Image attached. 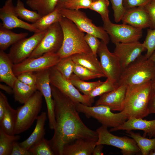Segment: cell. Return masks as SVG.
<instances>
[{
    "mask_svg": "<svg viewBox=\"0 0 155 155\" xmlns=\"http://www.w3.org/2000/svg\"><path fill=\"white\" fill-rule=\"evenodd\" d=\"M0 88L1 89L4 90L9 94H13V88L6 84L5 85L0 84Z\"/></svg>",
    "mask_w": 155,
    "mask_h": 155,
    "instance_id": "f907efd6",
    "label": "cell"
},
{
    "mask_svg": "<svg viewBox=\"0 0 155 155\" xmlns=\"http://www.w3.org/2000/svg\"><path fill=\"white\" fill-rule=\"evenodd\" d=\"M15 101L24 104L37 90L36 87H32L20 82L17 79L13 88Z\"/></svg>",
    "mask_w": 155,
    "mask_h": 155,
    "instance_id": "4316f807",
    "label": "cell"
},
{
    "mask_svg": "<svg viewBox=\"0 0 155 155\" xmlns=\"http://www.w3.org/2000/svg\"><path fill=\"white\" fill-rule=\"evenodd\" d=\"M59 8L63 17L71 21L82 31L92 34L100 39L107 44H108L110 39L103 27L96 26L84 12L79 10Z\"/></svg>",
    "mask_w": 155,
    "mask_h": 155,
    "instance_id": "52a82bcc",
    "label": "cell"
},
{
    "mask_svg": "<svg viewBox=\"0 0 155 155\" xmlns=\"http://www.w3.org/2000/svg\"><path fill=\"white\" fill-rule=\"evenodd\" d=\"M14 9L15 13L19 18L32 23L35 22L41 17L36 11L26 9L21 0H17Z\"/></svg>",
    "mask_w": 155,
    "mask_h": 155,
    "instance_id": "d6a6232c",
    "label": "cell"
},
{
    "mask_svg": "<svg viewBox=\"0 0 155 155\" xmlns=\"http://www.w3.org/2000/svg\"><path fill=\"white\" fill-rule=\"evenodd\" d=\"M123 24L141 29L150 27L151 21L145 7H138L125 9L122 18Z\"/></svg>",
    "mask_w": 155,
    "mask_h": 155,
    "instance_id": "ac0fdd59",
    "label": "cell"
},
{
    "mask_svg": "<svg viewBox=\"0 0 155 155\" xmlns=\"http://www.w3.org/2000/svg\"><path fill=\"white\" fill-rule=\"evenodd\" d=\"M92 2V0H67L56 7L76 10L89 9Z\"/></svg>",
    "mask_w": 155,
    "mask_h": 155,
    "instance_id": "74e56055",
    "label": "cell"
},
{
    "mask_svg": "<svg viewBox=\"0 0 155 155\" xmlns=\"http://www.w3.org/2000/svg\"><path fill=\"white\" fill-rule=\"evenodd\" d=\"M96 0H92V1H96Z\"/></svg>",
    "mask_w": 155,
    "mask_h": 155,
    "instance_id": "11a10c76",
    "label": "cell"
},
{
    "mask_svg": "<svg viewBox=\"0 0 155 155\" xmlns=\"http://www.w3.org/2000/svg\"><path fill=\"white\" fill-rule=\"evenodd\" d=\"M63 36L59 23H55L46 30L40 43L28 58H36L46 53H57L61 48Z\"/></svg>",
    "mask_w": 155,
    "mask_h": 155,
    "instance_id": "9c48e42d",
    "label": "cell"
},
{
    "mask_svg": "<svg viewBox=\"0 0 155 155\" xmlns=\"http://www.w3.org/2000/svg\"><path fill=\"white\" fill-rule=\"evenodd\" d=\"M76 108L79 113L84 114L88 118H93L102 125L107 127L115 128L122 124L128 119L127 116L122 111L114 113L109 106L104 105L88 106L80 103L76 104Z\"/></svg>",
    "mask_w": 155,
    "mask_h": 155,
    "instance_id": "8992f818",
    "label": "cell"
},
{
    "mask_svg": "<svg viewBox=\"0 0 155 155\" xmlns=\"http://www.w3.org/2000/svg\"><path fill=\"white\" fill-rule=\"evenodd\" d=\"M109 4L108 0H97L92 2L89 9L99 13L103 22H107L110 21L108 9Z\"/></svg>",
    "mask_w": 155,
    "mask_h": 155,
    "instance_id": "d590c367",
    "label": "cell"
},
{
    "mask_svg": "<svg viewBox=\"0 0 155 155\" xmlns=\"http://www.w3.org/2000/svg\"><path fill=\"white\" fill-rule=\"evenodd\" d=\"M46 30L35 32L31 36L23 38L11 46L8 54L14 64L30 57L45 35Z\"/></svg>",
    "mask_w": 155,
    "mask_h": 155,
    "instance_id": "8fae6325",
    "label": "cell"
},
{
    "mask_svg": "<svg viewBox=\"0 0 155 155\" xmlns=\"http://www.w3.org/2000/svg\"><path fill=\"white\" fill-rule=\"evenodd\" d=\"M36 87L44 98L47 108V115L50 129H54L55 124L54 102L53 98L50 79L49 69L35 72Z\"/></svg>",
    "mask_w": 155,
    "mask_h": 155,
    "instance_id": "9a60e30c",
    "label": "cell"
},
{
    "mask_svg": "<svg viewBox=\"0 0 155 155\" xmlns=\"http://www.w3.org/2000/svg\"><path fill=\"white\" fill-rule=\"evenodd\" d=\"M43 97L37 90L23 106L17 108L14 135L27 130L36 120L42 108Z\"/></svg>",
    "mask_w": 155,
    "mask_h": 155,
    "instance_id": "5b68a950",
    "label": "cell"
},
{
    "mask_svg": "<svg viewBox=\"0 0 155 155\" xmlns=\"http://www.w3.org/2000/svg\"><path fill=\"white\" fill-rule=\"evenodd\" d=\"M151 21V29L155 28V0H152L145 6Z\"/></svg>",
    "mask_w": 155,
    "mask_h": 155,
    "instance_id": "f6af8a7d",
    "label": "cell"
},
{
    "mask_svg": "<svg viewBox=\"0 0 155 155\" xmlns=\"http://www.w3.org/2000/svg\"><path fill=\"white\" fill-rule=\"evenodd\" d=\"M14 64L8 54L0 50V81L12 88L17 80L13 71Z\"/></svg>",
    "mask_w": 155,
    "mask_h": 155,
    "instance_id": "7402d4cb",
    "label": "cell"
},
{
    "mask_svg": "<svg viewBox=\"0 0 155 155\" xmlns=\"http://www.w3.org/2000/svg\"><path fill=\"white\" fill-rule=\"evenodd\" d=\"M20 138L18 135H8L0 128V155H11L14 142Z\"/></svg>",
    "mask_w": 155,
    "mask_h": 155,
    "instance_id": "4dcf8cb0",
    "label": "cell"
},
{
    "mask_svg": "<svg viewBox=\"0 0 155 155\" xmlns=\"http://www.w3.org/2000/svg\"><path fill=\"white\" fill-rule=\"evenodd\" d=\"M149 114L155 113V81L152 82L151 92L148 106Z\"/></svg>",
    "mask_w": 155,
    "mask_h": 155,
    "instance_id": "7dc6e473",
    "label": "cell"
},
{
    "mask_svg": "<svg viewBox=\"0 0 155 155\" xmlns=\"http://www.w3.org/2000/svg\"><path fill=\"white\" fill-rule=\"evenodd\" d=\"M103 27L114 44L138 41L143 35L142 29L127 24H115L111 20L103 22Z\"/></svg>",
    "mask_w": 155,
    "mask_h": 155,
    "instance_id": "4fadbf2b",
    "label": "cell"
},
{
    "mask_svg": "<svg viewBox=\"0 0 155 155\" xmlns=\"http://www.w3.org/2000/svg\"><path fill=\"white\" fill-rule=\"evenodd\" d=\"M113 11L114 20L118 23L121 20L125 9L123 3V0H110Z\"/></svg>",
    "mask_w": 155,
    "mask_h": 155,
    "instance_id": "60d3db41",
    "label": "cell"
},
{
    "mask_svg": "<svg viewBox=\"0 0 155 155\" xmlns=\"http://www.w3.org/2000/svg\"><path fill=\"white\" fill-rule=\"evenodd\" d=\"M59 22L63 36L62 45L57 53L61 59L77 53L92 52L85 40L84 32L73 22L62 16Z\"/></svg>",
    "mask_w": 155,
    "mask_h": 155,
    "instance_id": "3957f363",
    "label": "cell"
},
{
    "mask_svg": "<svg viewBox=\"0 0 155 155\" xmlns=\"http://www.w3.org/2000/svg\"><path fill=\"white\" fill-rule=\"evenodd\" d=\"M115 44L113 53L119 59L122 71L146 51L143 43L138 41Z\"/></svg>",
    "mask_w": 155,
    "mask_h": 155,
    "instance_id": "2e32d148",
    "label": "cell"
},
{
    "mask_svg": "<svg viewBox=\"0 0 155 155\" xmlns=\"http://www.w3.org/2000/svg\"><path fill=\"white\" fill-rule=\"evenodd\" d=\"M152 82L138 85L127 86L122 111L128 119H143L149 114L148 106Z\"/></svg>",
    "mask_w": 155,
    "mask_h": 155,
    "instance_id": "7a4b0ae2",
    "label": "cell"
},
{
    "mask_svg": "<svg viewBox=\"0 0 155 155\" xmlns=\"http://www.w3.org/2000/svg\"><path fill=\"white\" fill-rule=\"evenodd\" d=\"M47 113L45 112L41 113L38 117L35 128L30 135L24 141L20 142L21 146L29 150L44 137L45 134L44 125L47 119Z\"/></svg>",
    "mask_w": 155,
    "mask_h": 155,
    "instance_id": "603a6c76",
    "label": "cell"
},
{
    "mask_svg": "<svg viewBox=\"0 0 155 155\" xmlns=\"http://www.w3.org/2000/svg\"><path fill=\"white\" fill-rule=\"evenodd\" d=\"M69 80L79 90L87 96L94 88L103 82L100 80L94 82H86L80 79L73 73Z\"/></svg>",
    "mask_w": 155,
    "mask_h": 155,
    "instance_id": "1f68e13d",
    "label": "cell"
},
{
    "mask_svg": "<svg viewBox=\"0 0 155 155\" xmlns=\"http://www.w3.org/2000/svg\"><path fill=\"white\" fill-rule=\"evenodd\" d=\"M84 38L92 53L97 57V52L100 43V41L94 36L88 33H86L85 35Z\"/></svg>",
    "mask_w": 155,
    "mask_h": 155,
    "instance_id": "7bdbcfd3",
    "label": "cell"
},
{
    "mask_svg": "<svg viewBox=\"0 0 155 155\" xmlns=\"http://www.w3.org/2000/svg\"><path fill=\"white\" fill-rule=\"evenodd\" d=\"M17 77L18 80L24 83L31 87H36V77L35 72H24L18 75Z\"/></svg>",
    "mask_w": 155,
    "mask_h": 155,
    "instance_id": "b9f144b4",
    "label": "cell"
},
{
    "mask_svg": "<svg viewBox=\"0 0 155 155\" xmlns=\"http://www.w3.org/2000/svg\"><path fill=\"white\" fill-rule=\"evenodd\" d=\"M108 127L102 125L96 129L98 139L96 145L112 146L120 149L123 155H133L140 150L133 139L127 136L119 137L114 135L108 130Z\"/></svg>",
    "mask_w": 155,
    "mask_h": 155,
    "instance_id": "ba28073f",
    "label": "cell"
},
{
    "mask_svg": "<svg viewBox=\"0 0 155 155\" xmlns=\"http://www.w3.org/2000/svg\"><path fill=\"white\" fill-rule=\"evenodd\" d=\"M104 147L103 145H96L94 147L92 153L93 155H102L103 153L102 152Z\"/></svg>",
    "mask_w": 155,
    "mask_h": 155,
    "instance_id": "681fc988",
    "label": "cell"
},
{
    "mask_svg": "<svg viewBox=\"0 0 155 155\" xmlns=\"http://www.w3.org/2000/svg\"><path fill=\"white\" fill-rule=\"evenodd\" d=\"M59 0H26V4L33 10L36 11L41 16L53 11Z\"/></svg>",
    "mask_w": 155,
    "mask_h": 155,
    "instance_id": "83f0119b",
    "label": "cell"
},
{
    "mask_svg": "<svg viewBox=\"0 0 155 155\" xmlns=\"http://www.w3.org/2000/svg\"><path fill=\"white\" fill-rule=\"evenodd\" d=\"M118 87L107 78L105 81L94 88L88 96L90 98H94L96 96L113 90Z\"/></svg>",
    "mask_w": 155,
    "mask_h": 155,
    "instance_id": "f35d334b",
    "label": "cell"
},
{
    "mask_svg": "<svg viewBox=\"0 0 155 155\" xmlns=\"http://www.w3.org/2000/svg\"><path fill=\"white\" fill-rule=\"evenodd\" d=\"M27 32L14 33L0 23V50L4 51L20 40L26 38Z\"/></svg>",
    "mask_w": 155,
    "mask_h": 155,
    "instance_id": "d4e9b609",
    "label": "cell"
},
{
    "mask_svg": "<svg viewBox=\"0 0 155 155\" xmlns=\"http://www.w3.org/2000/svg\"><path fill=\"white\" fill-rule=\"evenodd\" d=\"M149 58L153 62L155 67V51L152 54Z\"/></svg>",
    "mask_w": 155,
    "mask_h": 155,
    "instance_id": "816d5d0a",
    "label": "cell"
},
{
    "mask_svg": "<svg viewBox=\"0 0 155 155\" xmlns=\"http://www.w3.org/2000/svg\"><path fill=\"white\" fill-rule=\"evenodd\" d=\"M6 96L1 91L0 92V120L3 117L9 104Z\"/></svg>",
    "mask_w": 155,
    "mask_h": 155,
    "instance_id": "c3c4849f",
    "label": "cell"
},
{
    "mask_svg": "<svg viewBox=\"0 0 155 155\" xmlns=\"http://www.w3.org/2000/svg\"><path fill=\"white\" fill-rule=\"evenodd\" d=\"M152 0H123V3L125 9L138 7H145Z\"/></svg>",
    "mask_w": 155,
    "mask_h": 155,
    "instance_id": "ee69618b",
    "label": "cell"
},
{
    "mask_svg": "<svg viewBox=\"0 0 155 155\" xmlns=\"http://www.w3.org/2000/svg\"><path fill=\"white\" fill-rule=\"evenodd\" d=\"M16 115V110L9 104L3 117L0 120V128L8 135H14Z\"/></svg>",
    "mask_w": 155,
    "mask_h": 155,
    "instance_id": "f546056e",
    "label": "cell"
},
{
    "mask_svg": "<svg viewBox=\"0 0 155 155\" xmlns=\"http://www.w3.org/2000/svg\"><path fill=\"white\" fill-rule=\"evenodd\" d=\"M71 57L74 63L80 64L93 72L105 75L100 61L92 52L77 53L71 55Z\"/></svg>",
    "mask_w": 155,
    "mask_h": 155,
    "instance_id": "cb8c5ba5",
    "label": "cell"
},
{
    "mask_svg": "<svg viewBox=\"0 0 155 155\" xmlns=\"http://www.w3.org/2000/svg\"><path fill=\"white\" fill-rule=\"evenodd\" d=\"M107 45L101 40L97 54L100 57V62L106 77L118 86L122 69L118 57L109 50Z\"/></svg>",
    "mask_w": 155,
    "mask_h": 155,
    "instance_id": "5bb4252c",
    "label": "cell"
},
{
    "mask_svg": "<svg viewBox=\"0 0 155 155\" xmlns=\"http://www.w3.org/2000/svg\"><path fill=\"white\" fill-rule=\"evenodd\" d=\"M139 130L144 131L143 136L150 138L155 137V119L148 121L142 118L128 119L122 124L115 128H112L110 132L119 130Z\"/></svg>",
    "mask_w": 155,
    "mask_h": 155,
    "instance_id": "ffe728a7",
    "label": "cell"
},
{
    "mask_svg": "<svg viewBox=\"0 0 155 155\" xmlns=\"http://www.w3.org/2000/svg\"><path fill=\"white\" fill-rule=\"evenodd\" d=\"M60 59L57 53H45L38 57L28 58L19 63L14 64L13 71L16 76L24 72H38L54 66Z\"/></svg>",
    "mask_w": 155,
    "mask_h": 155,
    "instance_id": "7c38bea8",
    "label": "cell"
},
{
    "mask_svg": "<svg viewBox=\"0 0 155 155\" xmlns=\"http://www.w3.org/2000/svg\"><path fill=\"white\" fill-rule=\"evenodd\" d=\"M11 155H32L29 150L20 146L18 141L15 142L13 145Z\"/></svg>",
    "mask_w": 155,
    "mask_h": 155,
    "instance_id": "bcb514c9",
    "label": "cell"
},
{
    "mask_svg": "<svg viewBox=\"0 0 155 155\" xmlns=\"http://www.w3.org/2000/svg\"><path fill=\"white\" fill-rule=\"evenodd\" d=\"M54 102L55 124L54 133L48 140L55 155H62L67 144L79 138L98 139L96 131L83 123L76 108V104L51 84Z\"/></svg>",
    "mask_w": 155,
    "mask_h": 155,
    "instance_id": "6da1fadb",
    "label": "cell"
},
{
    "mask_svg": "<svg viewBox=\"0 0 155 155\" xmlns=\"http://www.w3.org/2000/svg\"><path fill=\"white\" fill-rule=\"evenodd\" d=\"M62 17L59 9L56 7L53 11L41 16L36 22L32 24L39 31H44L53 24L59 22Z\"/></svg>",
    "mask_w": 155,
    "mask_h": 155,
    "instance_id": "f1b7e54d",
    "label": "cell"
},
{
    "mask_svg": "<svg viewBox=\"0 0 155 155\" xmlns=\"http://www.w3.org/2000/svg\"><path fill=\"white\" fill-rule=\"evenodd\" d=\"M29 150L32 155H55L48 140L44 137L32 147Z\"/></svg>",
    "mask_w": 155,
    "mask_h": 155,
    "instance_id": "8d00e7d4",
    "label": "cell"
},
{
    "mask_svg": "<svg viewBox=\"0 0 155 155\" xmlns=\"http://www.w3.org/2000/svg\"><path fill=\"white\" fill-rule=\"evenodd\" d=\"M51 84L77 104L80 102L85 105L92 106L94 98L82 94L75 87L64 78L54 66L49 69Z\"/></svg>",
    "mask_w": 155,
    "mask_h": 155,
    "instance_id": "30bf717a",
    "label": "cell"
},
{
    "mask_svg": "<svg viewBox=\"0 0 155 155\" xmlns=\"http://www.w3.org/2000/svg\"><path fill=\"white\" fill-rule=\"evenodd\" d=\"M154 81V63L146 55H141L122 71L118 86L138 85Z\"/></svg>",
    "mask_w": 155,
    "mask_h": 155,
    "instance_id": "277c9868",
    "label": "cell"
},
{
    "mask_svg": "<svg viewBox=\"0 0 155 155\" xmlns=\"http://www.w3.org/2000/svg\"><path fill=\"white\" fill-rule=\"evenodd\" d=\"M74 64L70 56L61 59L54 67L64 78L69 80L73 73Z\"/></svg>",
    "mask_w": 155,
    "mask_h": 155,
    "instance_id": "836d02e7",
    "label": "cell"
},
{
    "mask_svg": "<svg viewBox=\"0 0 155 155\" xmlns=\"http://www.w3.org/2000/svg\"><path fill=\"white\" fill-rule=\"evenodd\" d=\"M98 139L79 138L65 145L62 155H91Z\"/></svg>",
    "mask_w": 155,
    "mask_h": 155,
    "instance_id": "44dd1931",
    "label": "cell"
},
{
    "mask_svg": "<svg viewBox=\"0 0 155 155\" xmlns=\"http://www.w3.org/2000/svg\"><path fill=\"white\" fill-rule=\"evenodd\" d=\"M73 73L80 79L84 81L103 77H106L104 75L93 72L80 64L74 63Z\"/></svg>",
    "mask_w": 155,
    "mask_h": 155,
    "instance_id": "e575fe53",
    "label": "cell"
},
{
    "mask_svg": "<svg viewBox=\"0 0 155 155\" xmlns=\"http://www.w3.org/2000/svg\"><path fill=\"white\" fill-rule=\"evenodd\" d=\"M127 85L118 86L116 89L100 96L95 105H104L110 108L111 111H122L127 89Z\"/></svg>",
    "mask_w": 155,
    "mask_h": 155,
    "instance_id": "d6986e66",
    "label": "cell"
},
{
    "mask_svg": "<svg viewBox=\"0 0 155 155\" xmlns=\"http://www.w3.org/2000/svg\"><path fill=\"white\" fill-rule=\"evenodd\" d=\"M126 132L135 141L142 155H150L155 152V137L148 139L131 130L126 131Z\"/></svg>",
    "mask_w": 155,
    "mask_h": 155,
    "instance_id": "484cf974",
    "label": "cell"
},
{
    "mask_svg": "<svg viewBox=\"0 0 155 155\" xmlns=\"http://www.w3.org/2000/svg\"><path fill=\"white\" fill-rule=\"evenodd\" d=\"M143 43L147 51L145 55L149 58L155 51V28L147 30L146 37Z\"/></svg>",
    "mask_w": 155,
    "mask_h": 155,
    "instance_id": "ab89813d",
    "label": "cell"
},
{
    "mask_svg": "<svg viewBox=\"0 0 155 155\" xmlns=\"http://www.w3.org/2000/svg\"><path fill=\"white\" fill-rule=\"evenodd\" d=\"M12 0H6L0 8V19L3 26L9 29L19 28L34 33L39 31L32 24L24 22L19 18L15 11Z\"/></svg>",
    "mask_w": 155,
    "mask_h": 155,
    "instance_id": "e0dca14e",
    "label": "cell"
},
{
    "mask_svg": "<svg viewBox=\"0 0 155 155\" xmlns=\"http://www.w3.org/2000/svg\"><path fill=\"white\" fill-rule=\"evenodd\" d=\"M150 155H155V152L152 153V154H151Z\"/></svg>",
    "mask_w": 155,
    "mask_h": 155,
    "instance_id": "db71d44e",
    "label": "cell"
},
{
    "mask_svg": "<svg viewBox=\"0 0 155 155\" xmlns=\"http://www.w3.org/2000/svg\"><path fill=\"white\" fill-rule=\"evenodd\" d=\"M66 0H59L57 6L61 4Z\"/></svg>",
    "mask_w": 155,
    "mask_h": 155,
    "instance_id": "f5cc1de1",
    "label": "cell"
}]
</instances>
